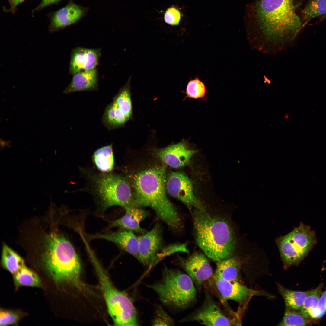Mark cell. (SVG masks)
<instances>
[{
    "label": "cell",
    "instance_id": "603a6c76",
    "mask_svg": "<svg viewBox=\"0 0 326 326\" xmlns=\"http://www.w3.org/2000/svg\"><path fill=\"white\" fill-rule=\"evenodd\" d=\"M3 268L13 275L25 265L24 260L5 244H3L1 257Z\"/></svg>",
    "mask_w": 326,
    "mask_h": 326
},
{
    "label": "cell",
    "instance_id": "836d02e7",
    "mask_svg": "<svg viewBox=\"0 0 326 326\" xmlns=\"http://www.w3.org/2000/svg\"><path fill=\"white\" fill-rule=\"evenodd\" d=\"M61 0H42L40 4L34 11L40 10L50 5L56 3Z\"/></svg>",
    "mask_w": 326,
    "mask_h": 326
},
{
    "label": "cell",
    "instance_id": "3957f363",
    "mask_svg": "<svg viewBox=\"0 0 326 326\" xmlns=\"http://www.w3.org/2000/svg\"><path fill=\"white\" fill-rule=\"evenodd\" d=\"M44 239L42 261L51 277L57 284H69L85 290L81 279V261L71 243L54 232L46 235Z\"/></svg>",
    "mask_w": 326,
    "mask_h": 326
},
{
    "label": "cell",
    "instance_id": "52a82bcc",
    "mask_svg": "<svg viewBox=\"0 0 326 326\" xmlns=\"http://www.w3.org/2000/svg\"><path fill=\"white\" fill-rule=\"evenodd\" d=\"M93 176L94 191L103 210L115 206H136L133 189L127 178L110 172Z\"/></svg>",
    "mask_w": 326,
    "mask_h": 326
},
{
    "label": "cell",
    "instance_id": "1f68e13d",
    "mask_svg": "<svg viewBox=\"0 0 326 326\" xmlns=\"http://www.w3.org/2000/svg\"><path fill=\"white\" fill-rule=\"evenodd\" d=\"M326 313V290L320 296L316 308L311 313L310 317L313 319H319Z\"/></svg>",
    "mask_w": 326,
    "mask_h": 326
},
{
    "label": "cell",
    "instance_id": "ffe728a7",
    "mask_svg": "<svg viewBox=\"0 0 326 326\" xmlns=\"http://www.w3.org/2000/svg\"><path fill=\"white\" fill-rule=\"evenodd\" d=\"M72 80L63 91L66 94L84 91L98 90V72L96 68L79 72L73 74Z\"/></svg>",
    "mask_w": 326,
    "mask_h": 326
},
{
    "label": "cell",
    "instance_id": "7c38bea8",
    "mask_svg": "<svg viewBox=\"0 0 326 326\" xmlns=\"http://www.w3.org/2000/svg\"><path fill=\"white\" fill-rule=\"evenodd\" d=\"M189 319L207 326H232L235 324L222 313L215 302L208 297L202 306Z\"/></svg>",
    "mask_w": 326,
    "mask_h": 326
},
{
    "label": "cell",
    "instance_id": "6da1fadb",
    "mask_svg": "<svg viewBox=\"0 0 326 326\" xmlns=\"http://www.w3.org/2000/svg\"><path fill=\"white\" fill-rule=\"evenodd\" d=\"M248 37L254 49L273 54L287 48L304 27L294 0H256L247 5Z\"/></svg>",
    "mask_w": 326,
    "mask_h": 326
},
{
    "label": "cell",
    "instance_id": "8992f818",
    "mask_svg": "<svg viewBox=\"0 0 326 326\" xmlns=\"http://www.w3.org/2000/svg\"><path fill=\"white\" fill-rule=\"evenodd\" d=\"M108 313L117 326L138 325L136 312L130 299L112 285L96 259L91 255Z\"/></svg>",
    "mask_w": 326,
    "mask_h": 326
},
{
    "label": "cell",
    "instance_id": "44dd1931",
    "mask_svg": "<svg viewBox=\"0 0 326 326\" xmlns=\"http://www.w3.org/2000/svg\"><path fill=\"white\" fill-rule=\"evenodd\" d=\"M240 263L235 257L217 262L214 277L229 281H238Z\"/></svg>",
    "mask_w": 326,
    "mask_h": 326
},
{
    "label": "cell",
    "instance_id": "cb8c5ba5",
    "mask_svg": "<svg viewBox=\"0 0 326 326\" xmlns=\"http://www.w3.org/2000/svg\"><path fill=\"white\" fill-rule=\"evenodd\" d=\"M279 292L282 296L287 308L294 310H300L309 291H299L288 289L278 284Z\"/></svg>",
    "mask_w": 326,
    "mask_h": 326
},
{
    "label": "cell",
    "instance_id": "7402d4cb",
    "mask_svg": "<svg viewBox=\"0 0 326 326\" xmlns=\"http://www.w3.org/2000/svg\"><path fill=\"white\" fill-rule=\"evenodd\" d=\"M92 160L100 171L103 173L110 172L113 169L114 165L112 143L95 150L92 155Z\"/></svg>",
    "mask_w": 326,
    "mask_h": 326
},
{
    "label": "cell",
    "instance_id": "8d00e7d4",
    "mask_svg": "<svg viewBox=\"0 0 326 326\" xmlns=\"http://www.w3.org/2000/svg\"><path fill=\"white\" fill-rule=\"evenodd\" d=\"M323 18H326V15H325V16L324 17H323Z\"/></svg>",
    "mask_w": 326,
    "mask_h": 326
},
{
    "label": "cell",
    "instance_id": "9a60e30c",
    "mask_svg": "<svg viewBox=\"0 0 326 326\" xmlns=\"http://www.w3.org/2000/svg\"><path fill=\"white\" fill-rule=\"evenodd\" d=\"M101 55L99 49H90L78 47L73 49L71 52L69 72H76L96 68Z\"/></svg>",
    "mask_w": 326,
    "mask_h": 326
},
{
    "label": "cell",
    "instance_id": "d6986e66",
    "mask_svg": "<svg viewBox=\"0 0 326 326\" xmlns=\"http://www.w3.org/2000/svg\"><path fill=\"white\" fill-rule=\"evenodd\" d=\"M125 209V214L120 218L112 221L110 227H120L142 234L145 233V230L141 227L140 224L149 216V212L136 206H129Z\"/></svg>",
    "mask_w": 326,
    "mask_h": 326
},
{
    "label": "cell",
    "instance_id": "e575fe53",
    "mask_svg": "<svg viewBox=\"0 0 326 326\" xmlns=\"http://www.w3.org/2000/svg\"><path fill=\"white\" fill-rule=\"evenodd\" d=\"M25 0H10V8L9 11L14 12L16 7Z\"/></svg>",
    "mask_w": 326,
    "mask_h": 326
},
{
    "label": "cell",
    "instance_id": "7a4b0ae2",
    "mask_svg": "<svg viewBox=\"0 0 326 326\" xmlns=\"http://www.w3.org/2000/svg\"><path fill=\"white\" fill-rule=\"evenodd\" d=\"M163 164H152L128 175L137 206L148 207L172 230L181 225L178 213L166 195L167 175Z\"/></svg>",
    "mask_w": 326,
    "mask_h": 326
},
{
    "label": "cell",
    "instance_id": "277c9868",
    "mask_svg": "<svg viewBox=\"0 0 326 326\" xmlns=\"http://www.w3.org/2000/svg\"><path fill=\"white\" fill-rule=\"evenodd\" d=\"M193 217L196 242L205 255L217 262L230 257L235 249V240L228 223L197 209Z\"/></svg>",
    "mask_w": 326,
    "mask_h": 326
},
{
    "label": "cell",
    "instance_id": "4dcf8cb0",
    "mask_svg": "<svg viewBox=\"0 0 326 326\" xmlns=\"http://www.w3.org/2000/svg\"><path fill=\"white\" fill-rule=\"evenodd\" d=\"M153 325H171L174 324L173 320L160 306H157L156 317L153 323Z\"/></svg>",
    "mask_w": 326,
    "mask_h": 326
},
{
    "label": "cell",
    "instance_id": "484cf974",
    "mask_svg": "<svg viewBox=\"0 0 326 326\" xmlns=\"http://www.w3.org/2000/svg\"><path fill=\"white\" fill-rule=\"evenodd\" d=\"M304 27L311 20L326 15V0H308L302 11Z\"/></svg>",
    "mask_w": 326,
    "mask_h": 326
},
{
    "label": "cell",
    "instance_id": "5b68a950",
    "mask_svg": "<svg viewBox=\"0 0 326 326\" xmlns=\"http://www.w3.org/2000/svg\"><path fill=\"white\" fill-rule=\"evenodd\" d=\"M149 287L157 294L161 302L171 307L182 309L195 299L196 292L193 281L180 271L165 267L161 279Z\"/></svg>",
    "mask_w": 326,
    "mask_h": 326
},
{
    "label": "cell",
    "instance_id": "83f0119b",
    "mask_svg": "<svg viewBox=\"0 0 326 326\" xmlns=\"http://www.w3.org/2000/svg\"><path fill=\"white\" fill-rule=\"evenodd\" d=\"M287 308L285 311L282 321L279 324L280 326H305L308 324L306 318L299 313L295 312Z\"/></svg>",
    "mask_w": 326,
    "mask_h": 326
},
{
    "label": "cell",
    "instance_id": "4316f807",
    "mask_svg": "<svg viewBox=\"0 0 326 326\" xmlns=\"http://www.w3.org/2000/svg\"><path fill=\"white\" fill-rule=\"evenodd\" d=\"M322 285L309 291L299 313L305 318L310 317L312 313L316 307L321 296Z\"/></svg>",
    "mask_w": 326,
    "mask_h": 326
},
{
    "label": "cell",
    "instance_id": "4fadbf2b",
    "mask_svg": "<svg viewBox=\"0 0 326 326\" xmlns=\"http://www.w3.org/2000/svg\"><path fill=\"white\" fill-rule=\"evenodd\" d=\"M195 152L181 141L158 150L156 154L164 165L177 168L185 166Z\"/></svg>",
    "mask_w": 326,
    "mask_h": 326
},
{
    "label": "cell",
    "instance_id": "30bf717a",
    "mask_svg": "<svg viewBox=\"0 0 326 326\" xmlns=\"http://www.w3.org/2000/svg\"><path fill=\"white\" fill-rule=\"evenodd\" d=\"M166 191L171 196L184 204L190 210L192 208L206 211L201 203L195 196L192 182L185 174L172 171L167 176Z\"/></svg>",
    "mask_w": 326,
    "mask_h": 326
},
{
    "label": "cell",
    "instance_id": "ac0fdd59",
    "mask_svg": "<svg viewBox=\"0 0 326 326\" xmlns=\"http://www.w3.org/2000/svg\"><path fill=\"white\" fill-rule=\"evenodd\" d=\"M90 239H101L113 242L137 259L139 255L138 238L134 232L128 230L88 236Z\"/></svg>",
    "mask_w": 326,
    "mask_h": 326
},
{
    "label": "cell",
    "instance_id": "d590c367",
    "mask_svg": "<svg viewBox=\"0 0 326 326\" xmlns=\"http://www.w3.org/2000/svg\"><path fill=\"white\" fill-rule=\"evenodd\" d=\"M12 142L10 140H5L1 139L0 141V145L1 150L2 151L5 147L7 146L9 147H11L10 144Z\"/></svg>",
    "mask_w": 326,
    "mask_h": 326
},
{
    "label": "cell",
    "instance_id": "f1b7e54d",
    "mask_svg": "<svg viewBox=\"0 0 326 326\" xmlns=\"http://www.w3.org/2000/svg\"><path fill=\"white\" fill-rule=\"evenodd\" d=\"M206 92L204 84L197 78L189 82L186 90L187 97L189 98H203L205 96Z\"/></svg>",
    "mask_w": 326,
    "mask_h": 326
},
{
    "label": "cell",
    "instance_id": "5bb4252c",
    "mask_svg": "<svg viewBox=\"0 0 326 326\" xmlns=\"http://www.w3.org/2000/svg\"><path fill=\"white\" fill-rule=\"evenodd\" d=\"M216 287L223 299L244 303L253 296L265 295L263 292L250 289L238 281H229L214 277Z\"/></svg>",
    "mask_w": 326,
    "mask_h": 326
},
{
    "label": "cell",
    "instance_id": "e0dca14e",
    "mask_svg": "<svg viewBox=\"0 0 326 326\" xmlns=\"http://www.w3.org/2000/svg\"><path fill=\"white\" fill-rule=\"evenodd\" d=\"M86 11V8L70 2L54 14L50 26V31L53 32L76 23Z\"/></svg>",
    "mask_w": 326,
    "mask_h": 326
},
{
    "label": "cell",
    "instance_id": "d6a6232c",
    "mask_svg": "<svg viewBox=\"0 0 326 326\" xmlns=\"http://www.w3.org/2000/svg\"><path fill=\"white\" fill-rule=\"evenodd\" d=\"M181 14L179 10L174 7H171L166 11L164 16V20L167 23L171 25H177L179 24Z\"/></svg>",
    "mask_w": 326,
    "mask_h": 326
},
{
    "label": "cell",
    "instance_id": "2e32d148",
    "mask_svg": "<svg viewBox=\"0 0 326 326\" xmlns=\"http://www.w3.org/2000/svg\"><path fill=\"white\" fill-rule=\"evenodd\" d=\"M184 267L187 274L198 286L212 276L211 267L206 257L203 254L195 253L185 261Z\"/></svg>",
    "mask_w": 326,
    "mask_h": 326
},
{
    "label": "cell",
    "instance_id": "8fae6325",
    "mask_svg": "<svg viewBox=\"0 0 326 326\" xmlns=\"http://www.w3.org/2000/svg\"><path fill=\"white\" fill-rule=\"evenodd\" d=\"M138 260L144 265H150L156 259L157 254L163 247L161 227L156 223L152 229L138 237Z\"/></svg>",
    "mask_w": 326,
    "mask_h": 326
},
{
    "label": "cell",
    "instance_id": "d4e9b609",
    "mask_svg": "<svg viewBox=\"0 0 326 326\" xmlns=\"http://www.w3.org/2000/svg\"><path fill=\"white\" fill-rule=\"evenodd\" d=\"M13 276L17 287L21 286L41 287L43 286L42 282L38 276L25 265Z\"/></svg>",
    "mask_w": 326,
    "mask_h": 326
},
{
    "label": "cell",
    "instance_id": "9c48e42d",
    "mask_svg": "<svg viewBox=\"0 0 326 326\" xmlns=\"http://www.w3.org/2000/svg\"><path fill=\"white\" fill-rule=\"evenodd\" d=\"M130 80V77L125 85L113 97L112 101L105 108L101 123L109 131L123 126L132 116Z\"/></svg>",
    "mask_w": 326,
    "mask_h": 326
},
{
    "label": "cell",
    "instance_id": "ba28073f",
    "mask_svg": "<svg viewBox=\"0 0 326 326\" xmlns=\"http://www.w3.org/2000/svg\"><path fill=\"white\" fill-rule=\"evenodd\" d=\"M284 267L299 263L317 242L315 232L309 226L301 223L286 235L276 241Z\"/></svg>",
    "mask_w": 326,
    "mask_h": 326
},
{
    "label": "cell",
    "instance_id": "f546056e",
    "mask_svg": "<svg viewBox=\"0 0 326 326\" xmlns=\"http://www.w3.org/2000/svg\"><path fill=\"white\" fill-rule=\"evenodd\" d=\"M23 316L19 311L5 309H0V324L6 326L17 324Z\"/></svg>",
    "mask_w": 326,
    "mask_h": 326
}]
</instances>
